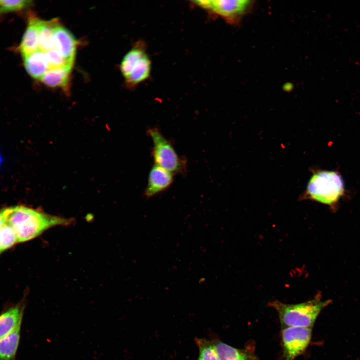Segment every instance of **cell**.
<instances>
[{
	"mask_svg": "<svg viewBox=\"0 0 360 360\" xmlns=\"http://www.w3.org/2000/svg\"><path fill=\"white\" fill-rule=\"evenodd\" d=\"M6 210V222L14 231L18 242L31 240L52 227L68 226L74 221L22 206L8 208Z\"/></svg>",
	"mask_w": 360,
	"mask_h": 360,
	"instance_id": "1",
	"label": "cell"
},
{
	"mask_svg": "<svg viewBox=\"0 0 360 360\" xmlns=\"http://www.w3.org/2000/svg\"><path fill=\"white\" fill-rule=\"evenodd\" d=\"M330 301H322L320 296L314 299L296 304H287L276 300L268 305L278 312L283 327H301L312 328L316 320L322 310Z\"/></svg>",
	"mask_w": 360,
	"mask_h": 360,
	"instance_id": "2",
	"label": "cell"
},
{
	"mask_svg": "<svg viewBox=\"0 0 360 360\" xmlns=\"http://www.w3.org/2000/svg\"><path fill=\"white\" fill-rule=\"evenodd\" d=\"M344 192V181L339 173L320 170L311 176L306 188V196L312 200L332 206L340 200Z\"/></svg>",
	"mask_w": 360,
	"mask_h": 360,
	"instance_id": "3",
	"label": "cell"
},
{
	"mask_svg": "<svg viewBox=\"0 0 360 360\" xmlns=\"http://www.w3.org/2000/svg\"><path fill=\"white\" fill-rule=\"evenodd\" d=\"M148 134L153 143L152 156L154 164L174 174H184L186 160L178 154L170 142L158 128L148 129Z\"/></svg>",
	"mask_w": 360,
	"mask_h": 360,
	"instance_id": "4",
	"label": "cell"
},
{
	"mask_svg": "<svg viewBox=\"0 0 360 360\" xmlns=\"http://www.w3.org/2000/svg\"><path fill=\"white\" fill-rule=\"evenodd\" d=\"M194 2L232 24L239 21L253 4L252 1L249 0H199Z\"/></svg>",
	"mask_w": 360,
	"mask_h": 360,
	"instance_id": "5",
	"label": "cell"
},
{
	"mask_svg": "<svg viewBox=\"0 0 360 360\" xmlns=\"http://www.w3.org/2000/svg\"><path fill=\"white\" fill-rule=\"evenodd\" d=\"M312 328L283 327L281 336L284 360H294L302 354L312 338Z\"/></svg>",
	"mask_w": 360,
	"mask_h": 360,
	"instance_id": "6",
	"label": "cell"
},
{
	"mask_svg": "<svg viewBox=\"0 0 360 360\" xmlns=\"http://www.w3.org/2000/svg\"><path fill=\"white\" fill-rule=\"evenodd\" d=\"M174 174L154 164L150 169L144 196L150 198L166 190L174 181Z\"/></svg>",
	"mask_w": 360,
	"mask_h": 360,
	"instance_id": "7",
	"label": "cell"
},
{
	"mask_svg": "<svg viewBox=\"0 0 360 360\" xmlns=\"http://www.w3.org/2000/svg\"><path fill=\"white\" fill-rule=\"evenodd\" d=\"M54 49L68 64L75 58L76 40L72 32L59 24L54 32Z\"/></svg>",
	"mask_w": 360,
	"mask_h": 360,
	"instance_id": "8",
	"label": "cell"
},
{
	"mask_svg": "<svg viewBox=\"0 0 360 360\" xmlns=\"http://www.w3.org/2000/svg\"><path fill=\"white\" fill-rule=\"evenodd\" d=\"M26 304L22 300L0 312V338L21 327Z\"/></svg>",
	"mask_w": 360,
	"mask_h": 360,
	"instance_id": "9",
	"label": "cell"
},
{
	"mask_svg": "<svg viewBox=\"0 0 360 360\" xmlns=\"http://www.w3.org/2000/svg\"><path fill=\"white\" fill-rule=\"evenodd\" d=\"M212 342L220 360H258L254 352L249 348L238 349L222 342L212 334Z\"/></svg>",
	"mask_w": 360,
	"mask_h": 360,
	"instance_id": "10",
	"label": "cell"
},
{
	"mask_svg": "<svg viewBox=\"0 0 360 360\" xmlns=\"http://www.w3.org/2000/svg\"><path fill=\"white\" fill-rule=\"evenodd\" d=\"M24 66L32 78L40 80L50 70L44 52L38 50L24 57Z\"/></svg>",
	"mask_w": 360,
	"mask_h": 360,
	"instance_id": "11",
	"label": "cell"
},
{
	"mask_svg": "<svg viewBox=\"0 0 360 360\" xmlns=\"http://www.w3.org/2000/svg\"><path fill=\"white\" fill-rule=\"evenodd\" d=\"M38 18L30 17L28 20V26L25 30L19 50L24 57L38 50Z\"/></svg>",
	"mask_w": 360,
	"mask_h": 360,
	"instance_id": "12",
	"label": "cell"
},
{
	"mask_svg": "<svg viewBox=\"0 0 360 360\" xmlns=\"http://www.w3.org/2000/svg\"><path fill=\"white\" fill-rule=\"evenodd\" d=\"M60 23L56 19L38 21V44L40 50L46 52L54 49V32Z\"/></svg>",
	"mask_w": 360,
	"mask_h": 360,
	"instance_id": "13",
	"label": "cell"
},
{
	"mask_svg": "<svg viewBox=\"0 0 360 360\" xmlns=\"http://www.w3.org/2000/svg\"><path fill=\"white\" fill-rule=\"evenodd\" d=\"M72 66L50 68L40 80L46 86L68 90Z\"/></svg>",
	"mask_w": 360,
	"mask_h": 360,
	"instance_id": "14",
	"label": "cell"
},
{
	"mask_svg": "<svg viewBox=\"0 0 360 360\" xmlns=\"http://www.w3.org/2000/svg\"><path fill=\"white\" fill-rule=\"evenodd\" d=\"M151 69V60L146 54L136 62L130 74L124 78L126 84L134 87L146 80L150 76Z\"/></svg>",
	"mask_w": 360,
	"mask_h": 360,
	"instance_id": "15",
	"label": "cell"
},
{
	"mask_svg": "<svg viewBox=\"0 0 360 360\" xmlns=\"http://www.w3.org/2000/svg\"><path fill=\"white\" fill-rule=\"evenodd\" d=\"M21 327L0 338V360H16Z\"/></svg>",
	"mask_w": 360,
	"mask_h": 360,
	"instance_id": "16",
	"label": "cell"
},
{
	"mask_svg": "<svg viewBox=\"0 0 360 360\" xmlns=\"http://www.w3.org/2000/svg\"><path fill=\"white\" fill-rule=\"evenodd\" d=\"M146 54L145 44L139 41L124 55L120 65V70L124 78L130 74L136 62Z\"/></svg>",
	"mask_w": 360,
	"mask_h": 360,
	"instance_id": "17",
	"label": "cell"
},
{
	"mask_svg": "<svg viewBox=\"0 0 360 360\" xmlns=\"http://www.w3.org/2000/svg\"><path fill=\"white\" fill-rule=\"evenodd\" d=\"M194 341L199 350L197 360H220L210 340L195 338Z\"/></svg>",
	"mask_w": 360,
	"mask_h": 360,
	"instance_id": "18",
	"label": "cell"
},
{
	"mask_svg": "<svg viewBox=\"0 0 360 360\" xmlns=\"http://www.w3.org/2000/svg\"><path fill=\"white\" fill-rule=\"evenodd\" d=\"M18 242L16 234L7 222L0 228V252L10 248Z\"/></svg>",
	"mask_w": 360,
	"mask_h": 360,
	"instance_id": "19",
	"label": "cell"
},
{
	"mask_svg": "<svg viewBox=\"0 0 360 360\" xmlns=\"http://www.w3.org/2000/svg\"><path fill=\"white\" fill-rule=\"evenodd\" d=\"M30 0H0V14L16 12L24 10L31 4Z\"/></svg>",
	"mask_w": 360,
	"mask_h": 360,
	"instance_id": "20",
	"label": "cell"
},
{
	"mask_svg": "<svg viewBox=\"0 0 360 360\" xmlns=\"http://www.w3.org/2000/svg\"><path fill=\"white\" fill-rule=\"evenodd\" d=\"M44 53L50 69L66 66H72L67 63L55 49L44 52Z\"/></svg>",
	"mask_w": 360,
	"mask_h": 360,
	"instance_id": "21",
	"label": "cell"
},
{
	"mask_svg": "<svg viewBox=\"0 0 360 360\" xmlns=\"http://www.w3.org/2000/svg\"><path fill=\"white\" fill-rule=\"evenodd\" d=\"M6 208L0 210V228H1L6 222Z\"/></svg>",
	"mask_w": 360,
	"mask_h": 360,
	"instance_id": "22",
	"label": "cell"
},
{
	"mask_svg": "<svg viewBox=\"0 0 360 360\" xmlns=\"http://www.w3.org/2000/svg\"></svg>",
	"mask_w": 360,
	"mask_h": 360,
	"instance_id": "23",
	"label": "cell"
}]
</instances>
